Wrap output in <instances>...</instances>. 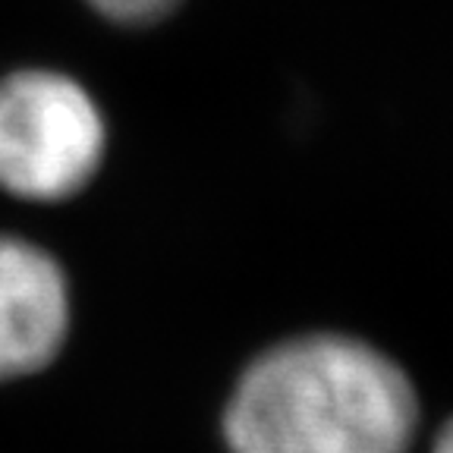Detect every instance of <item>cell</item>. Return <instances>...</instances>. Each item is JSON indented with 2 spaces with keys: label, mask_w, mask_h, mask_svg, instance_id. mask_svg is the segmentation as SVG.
Here are the masks:
<instances>
[{
  "label": "cell",
  "mask_w": 453,
  "mask_h": 453,
  "mask_svg": "<svg viewBox=\"0 0 453 453\" xmlns=\"http://www.w3.org/2000/svg\"><path fill=\"white\" fill-rule=\"evenodd\" d=\"M418 400L381 349L299 334L246 365L224 406L230 453H406Z\"/></svg>",
  "instance_id": "obj_1"
},
{
  "label": "cell",
  "mask_w": 453,
  "mask_h": 453,
  "mask_svg": "<svg viewBox=\"0 0 453 453\" xmlns=\"http://www.w3.org/2000/svg\"><path fill=\"white\" fill-rule=\"evenodd\" d=\"M107 127L79 79L16 70L0 79V189L22 202H64L98 173Z\"/></svg>",
  "instance_id": "obj_2"
},
{
  "label": "cell",
  "mask_w": 453,
  "mask_h": 453,
  "mask_svg": "<svg viewBox=\"0 0 453 453\" xmlns=\"http://www.w3.org/2000/svg\"><path fill=\"white\" fill-rule=\"evenodd\" d=\"M70 334V283L54 255L0 236V381L28 378L60 356Z\"/></svg>",
  "instance_id": "obj_3"
},
{
  "label": "cell",
  "mask_w": 453,
  "mask_h": 453,
  "mask_svg": "<svg viewBox=\"0 0 453 453\" xmlns=\"http://www.w3.org/2000/svg\"><path fill=\"white\" fill-rule=\"evenodd\" d=\"M88 4L117 26H151L173 13L180 0H88Z\"/></svg>",
  "instance_id": "obj_4"
},
{
  "label": "cell",
  "mask_w": 453,
  "mask_h": 453,
  "mask_svg": "<svg viewBox=\"0 0 453 453\" xmlns=\"http://www.w3.org/2000/svg\"><path fill=\"white\" fill-rule=\"evenodd\" d=\"M434 453H453V418L441 428L438 444H434Z\"/></svg>",
  "instance_id": "obj_5"
}]
</instances>
